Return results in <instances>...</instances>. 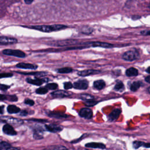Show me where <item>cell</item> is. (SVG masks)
Returning <instances> with one entry per match:
<instances>
[{"label": "cell", "mask_w": 150, "mask_h": 150, "mask_svg": "<svg viewBox=\"0 0 150 150\" xmlns=\"http://www.w3.org/2000/svg\"><path fill=\"white\" fill-rule=\"evenodd\" d=\"M30 29H33L43 32H52L59 31L64 29L67 28L64 25L60 24H53V25H33L30 26H25Z\"/></svg>", "instance_id": "obj_1"}, {"label": "cell", "mask_w": 150, "mask_h": 150, "mask_svg": "<svg viewBox=\"0 0 150 150\" xmlns=\"http://www.w3.org/2000/svg\"><path fill=\"white\" fill-rule=\"evenodd\" d=\"M139 53L138 50L133 49L124 52L122 55V58L124 60L132 62L138 59L139 57Z\"/></svg>", "instance_id": "obj_2"}, {"label": "cell", "mask_w": 150, "mask_h": 150, "mask_svg": "<svg viewBox=\"0 0 150 150\" xmlns=\"http://www.w3.org/2000/svg\"><path fill=\"white\" fill-rule=\"evenodd\" d=\"M3 54L8 56H12L17 57L23 58L26 57V54L20 50H15V49H5L2 51Z\"/></svg>", "instance_id": "obj_3"}, {"label": "cell", "mask_w": 150, "mask_h": 150, "mask_svg": "<svg viewBox=\"0 0 150 150\" xmlns=\"http://www.w3.org/2000/svg\"><path fill=\"white\" fill-rule=\"evenodd\" d=\"M73 87L74 88L78 90H86L88 87V82L87 80L85 79L79 80L74 83Z\"/></svg>", "instance_id": "obj_4"}, {"label": "cell", "mask_w": 150, "mask_h": 150, "mask_svg": "<svg viewBox=\"0 0 150 150\" xmlns=\"http://www.w3.org/2000/svg\"><path fill=\"white\" fill-rule=\"evenodd\" d=\"M79 114L80 117L87 120H90L93 117V111L90 108H81L79 111Z\"/></svg>", "instance_id": "obj_5"}, {"label": "cell", "mask_w": 150, "mask_h": 150, "mask_svg": "<svg viewBox=\"0 0 150 150\" xmlns=\"http://www.w3.org/2000/svg\"><path fill=\"white\" fill-rule=\"evenodd\" d=\"M18 42V40L15 38L0 36V45H11Z\"/></svg>", "instance_id": "obj_6"}, {"label": "cell", "mask_w": 150, "mask_h": 150, "mask_svg": "<svg viewBox=\"0 0 150 150\" xmlns=\"http://www.w3.org/2000/svg\"><path fill=\"white\" fill-rule=\"evenodd\" d=\"M50 95L52 96V97L54 98H64L70 96V95H71V93L63 90H57L52 92Z\"/></svg>", "instance_id": "obj_7"}, {"label": "cell", "mask_w": 150, "mask_h": 150, "mask_svg": "<svg viewBox=\"0 0 150 150\" xmlns=\"http://www.w3.org/2000/svg\"><path fill=\"white\" fill-rule=\"evenodd\" d=\"M121 112V111L120 110V109L115 108L108 115L107 117L108 120L109 121H114L117 120Z\"/></svg>", "instance_id": "obj_8"}, {"label": "cell", "mask_w": 150, "mask_h": 150, "mask_svg": "<svg viewBox=\"0 0 150 150\" xmlns=\"http://www.w3.org/2000/svg\"><path fill=\"white\" fill-rule=\"evenodd\" d=\"M0 119H1V121H5L8 122V124H21L23 123V121L18 119V118H15L12 117H1Z\"/></svg>", "instance_id": "obj_9"}, {"label": "cell", "mask_w": 150, "mask_h": 150, "mask_svg": "<svg viewBox=\"0 0 150 150\" xmlns=\"http://www.w3.org/2000/svg\"><path fill=\"white\" fill-rule=\"evenodd\" d=\"M2 131L5 134H7L9 135H15L17 134L16 131L9 124H6L4 125L2 128Z\"/></svg>", "instance_id": "obj_10"}, {"label": "cell", "mask_w": 150, "mask_h": 150, "mask_svg": "<svg viewBox=\"0 0 150 150\" xmlns=\"http://www.w3.org/2000/svg\"><path fill=\"white\" fill-rule=\"evenodd\" d=\"M100 73V70H94V69H88V70H84L80 71H79L77 74L80 76L82 77H86L93 74H97Z\"/></svg>", "instance_id": "obj_11"}, {"label": "cell", "mask_w": 150, "mask_h": 150, "mask_svg": "<svg viewBox=\"0 0 150 150\" xmlns=\"http://www.w3.org/2000/svg\"><path fill=\"white\" fill-rule=\"evenodd\" d=\"M45 128L47 131L51 132H53V133L59 132L63 129L62 127L58 125H56V124L45 125Z\"/></svg>", "instance_id": "obj_12"}, {"label": "cell", "mask_w": 150, "mask_h": 150, "mask_svg": "<svg viewBox=\"0 0 150 150\" xmlns=\"http://www.w3.org/2000/svg\"><path fill=\"white\" fill-rule=\"evenodd\" d=\"M114 46L112 44L102 42H91V47H100L104 48H111Z\"/></svg>", "instance_id": "obj_13"}, {"label": "cell", "mask_w": 150, "mask_h": 150, "mask_svg": "<svg viewBox=\"0 0 150 150\" xmlns=\"http://www.w3.org/2000/svg\"><path fill=\"white\" fill-rule=\"evenodd\" d=\"M18 68L25 69H33L35 70L38 68V66L36 64L31 63H19L16 65Z\"/></svg>", "instance_id": "obj_14"}, {"label": "cell", "mask_w": 150, "mask_h": 150, "mask_svg": "<svg viewBox=\"0 0 150 150\" xmlns=\"http://www.w3.org/2000/svg\"><path fill=\"white\" fill-rule=\"evenodd\" d=\"M26 81L28 83L31 84H33V85H36V86H40L45 82L46 80L40 79V78H35L34 79H32L30 78H27L26 79Z\"/></svg>", "instance_id": "obj_15"}, {"label": "cell", "mask_w": 150, "mask_h": 150, "mask_svg": "<svg viewBox=\"0 0 150 150\" xmlns=\"http://www.w3.org/2000/svg\"><path fill=\"white\" fill-rule=\"evenodd\" d=\"M87 148H98V149H105V145L103 143L100 142H90L87 143L85 145Z\"/></svg>", "instance_id": "obj_16"}, {"label": "cell", "mask_w": 150, "mask_h": 150, "mask_svg": "<svg viewBox=\"0 0 150 150\" xmlns=\"http://www.w3.org/2000/svg\"><path fill=\"white\" fill-rule=\"evenodd\" d=\"M105 86V83L103 80H98L93 83V87L97 90H101Z\"/></svg>", "instance_id": "obj_17"}, {"label": "cell", "mask_w": 150, "mask_h": 150, "mask_svg": "<svg viewBox=\"0 0 150 150\" xmlns=\"http://www.w3.org/2000/svg\"><path fill=\"white\" fill-rule=\"evenodd\" d=\"M132 146L135 149H138L141 146H144L145 148H148L150 147V144L149 143H145L139 141H135L133 142Z\"/></svg>", "instance_id": "obj_18"}, {"label": "cell", "mask_w": 150, "mask_h": 150, "mask_svg": "<svg viewBox=\"0 0 150 150\" xmlns=\"http://www.w3.org/2000/svg\"><path fill=\"white\" fill-rule=\"evenodd\" d=\"M125 74L128 77L137 76L138 74V71L134 67H129L125 71Z\"/></svg>", "instance_id": "obj_19"}, {"label": "cell", "mask_w": 150, "mask_h": 150, "mask_svg": "<svg viewBox=\"0 0 150 150\" xmlns=\"http://www.w3.org/2000/svg\"><path fill=\"white\" fill-rule=\"evenodd\" d=\"M142 85V82L141 81H134L130 86V90L132 91H137Z\"/></svg>", "instance_id": "obj_20"}, {"label": "cell", "mask_w": 150, "mask_h": 150, "mask_svg": "<svg viewBox=\"0 0 150 150\" xmlns=\"http://www.w3.org/2000/svg\"><path fill=\"white\" fill-rule=\"evenodd\" d=\"M43 129L41 128H35L33 129V137L35 139H42L43 138Z\"/></svg>", "instance_id": "obj_21"}, {"label": "cell", "mask_w": 150, "mask_h": 150, "mask_svg": "<svg viewBox=\"0 0 150 150\" xmlns=\"http://www.w3.org/2000/svg\"><path fill=\"white\" fill-rule=\"evenodd\" d=\"M7 111L9 114H15L19 112L21 109L15 105H9L7 107Z\"/></svg>", "instance_id": "obj_22"}, {"label": "cell", "mask_w": 150, "mask_h": 150, "mask_svg": "<svg viewBox=\"0 0 150 150\" xmlns=\"http://www.w3.org/2000/svg\"><path fill=\"white\" fill-rule=\"evenodd\" d=\"M114 90L117 91H122L124 90V85L122 81L121 80H117L115 85L114 86Z\"/></svg>", "instance_id": "obj_23"}, {"label": "cell", "mask_w": 150, "mask_h": 150, "mask_svg": "<svg viewBox=\"0 0 150 150\" xmlns=\"http://www.w3.org/2000/svg\"><path fill=\"white\" fill-rule=\"evenodd\" d=\"M18 73L23 74V75H33L38 76H43L46 74V72H18Z\"/></svg>", "instance_id": "obj_24"}, {"label": "cell", "mask_w": 150, "mask_h": 150, "mask_svg": "<svg viewBox=\"0 0 150 150\" xmlns=\"http://www.w3.org/2000/svg\"><path fill=\"white\" fill-rule=\"evenodd\" d=\"M47 150H69L66 147L61 145H55L48 146Z\"/></svg>", "instance_id": "obj_25"}, {"label": "cell", "mask_w": 150, "mask_h": 150, "mask_svg": "<svg viewBox=\"0 0 150 150\" xmlns=\"http://www.w3.org/2000/svg\"><path fill=\"white\" fill-rule=\"evenodd\" d=\"M49 116L55 118H66L68 116L62 112H50L48 114Z\"/></svg>", "instance_id": "obj_26"}, {"label": "cell", "mask_w": 150, "mask_h": 150, "mask_svg": "<svg viewBox=\"0 0 150 150\" xmlns=\"http://www.w3.org/2000/svg\"><path fill=\"white\" fill-rule=\"evenodd\" d=\"M57 71L59 73H69L73 71V69L71 67H66L60 68V69H57Z\"/></svg>", "instance_id": "obj_27"}, {"label": "cell", "mask_w": 150, "mask_h": 150, "mask_svg": "<svg viewBox=\"0 0 150 150\" xmlns=\"http://www.w3.org/2000/svg\"><path fill=\"white\" fill-rule=\"evenodd\" d=\"M80 98L82 99L84 101L94 99V97L93 96L88 94H81L80 95Z\"/></svg>", "instance_id": "obj_28"}, {"label": "cell", "mask_w": 150, "mask_h": 150, "mask_svg": "<svg viewBox=\"0 0 150 150\" xmlns=\"http://www.w3.org/2000/svg\"><path fill=\"white\" fill-rule=\"evenodd\" d=\"M48 92V90L46 87H39L36 90V93L39 94H45Z\"/></svg>", "instance_id": "obj_29"}, {"label": "cell", "mask_w": 150, "mask_h": 150, "mask_svg": "<svg viewBox=\"0 0 150 150\" xmlns=\"http://www.w3.org/2000/svg\"><path fill=\"white\" fill-rule=\"evenodd\" d=\"M57 87H58V85L56 83H49L45 86V87L47 90H55L57 88Z\"/></svg>", "instance_id": "obj_30"}, {"label": "cell", "mask_w": 150, "mask_h": 150, "mask_svg": "<svg viewBox=\"0 0 150 150\" xmlns=\"http://www.w3.org/2000/svg\"><path fill=\"white\" fill-rule=\"evenodd\" d=\"M84 103H85V104L86 105V106H88V107H92V106H94V105H96V104L97 103V102L95 100V99H93V100L86 101H84Z\"/></svg>", "instance_id": "obj_31"}, {"label": "cell", "mask_w": 150, "mask_h": 150, "mask_svg": "<svg viewBox=\"0 0 150 150\" xmlns=\"http://www.w3.org/2000/svg\"><path fill=\"white\" fill-rule=\"evenodd\" d=\"M93 30L90 28H84L82 29L81 32L84 34H90L92 32Z\"/></svg>", "instance_id": "obj_32"}, {"label": "cell", "mask_w": 150, "mask_h": 150, "mask_svg": "<svg viewBox=\"0 0 150 150\" xmlns=\"http://www.w3.org/2000/svg\"><path fill=\"white\" fill-rule=\"evenodd\" d=\"M73 87V84L70 81H67V82H65L64 83V88L66 90H69L70 89Z\"/></svg>", "instance_id": "obj_33"}, {"label": "cell", "mask_w": 150, "mask_h": 150, "mask_svg": "<svg viewBox=\"0 0 150 150\" xmlns=\"http://www.w3.org/2000/svg\"><path fill=\"white\" fill-rule=\"evenodd\" d=\"M0 146L2 148H8L9 147L11 146V144H9L8 142H5V141H3V142H1L0 143Z\"/></svg>", "instance_id": "obj_34"}, {"label": "cell", "mask_w": 150, "mask_h": 150, "mask_svg": "<svg viewBox=\"0 0 150 150\" xmlns=\"http://www.w3.org/2000/svg\"><path fill=\"white\" fill-rule=\"evenodd\" d=\"M13 76L12 73H0V79L5 78V77H10Z\"/></svg>", "instance_id": "obj_35"}, {"label": "cell", "mask_w": 150, "mask_h": 150, "mask_svg": "<svg viewBox=\"0 0 150 150\" xmlns=\"http://www.w3.org/2000/svg\"><path fill=\"white\" fill-rule=\"evenodd\" d=\"M24 102H25V103L26 104H28V105H30V106L33 105L34 104H35L34 101L32 100H31V99H29V98H26V99H25Z\"/></svg>", "instance_id": "obj_36"}, {"label": "cell", "mask_w": 150, "mask_h": 150, "mask_svg": "<svg viewBox=\"0 0 150 150\" xmlns=\"http://www.w3.org/2000/svg\"><path fill=\"white\" fill-rule=\"evenodd\" d=\"M10 88L9 86H7L5 84H0V90L2 91H6L7 90L8 88Z\"/></svg>", "instance_id": "obj_37"}, {"label": "cell", "mask_w": 150, "mask_h": 150, "mask_svg": "<svg viewBox=\"0 0 150 150\" xmlns=\"http://www.w3.org/2000/svg\"><path fill=\"white\" fill-rule=\"evenodd\" d=\"M9 100V95L6 96V95L0 94V101H2V100Z\"/></svg>", "instance_id": "obj_38"}, {"label": "cell", "mask_w": 150, "mask_h": 150, "mask_svg": "<svg viewBox=\"0 0 150 150\" xmlns=\"http://www.w3.org/2000/svg\"><path fill=\"white\" fill-rule=\"evenodd\" d=\"M29 121H35V122H47V120H42V119H30V120H29Z\"/></svg>", "instance_id": "obj_39"}, {"label": "cell", "mask_w": 150, "mask_h": 150, "mask_svg": "<svg viewBox=\"0 0 150 150\" xmlns=\"http://www.w3.org/2000/svg\"><path fill=\"white\" fill-rule=\"evenodd\" d=\"M140 33H141V35H145V36H146V35H149V33H150V31H149V30H144L141 31Z\"/></svg>", "instance_id": "obj_40"}, {"label": "cell", "mask_w": 150, "mask_h": 150, "mask_svg": "<svg viewBox=\"0 0 150 150\" xmlns=\"http://www.w3.org/2000/svg\"><path fill=\"white\" fill-rule=\"evenodd\" d=\"M28 114V112L26 111V110H22V111H20V115L22 116H25L27 115Z\"/></svg>", "instance_id": "obj_41"}, {"label": "cell", "mask_w": 150, "mask_h": 150, "mask_svg": "<svg viewBox=\"0 0 150 150\" xmlns=\"http://www.w3.org/2000/svg\"><path fill=\"white\" fill-rule=\"evenodd\" d=\"M6 150H20L19 148H17V147H9L8 148H6Z\"/></svg>", "instance_id": "obj_42"}, {"label": "cell", "mask_w": 150, "mask_h": 150, "mask_svg": "<svg viewBox=\"0 0 150 150\" xmlns=\"http://www.w3.org/2000/svg\"><path fill=\"white\" fill-rule=\"evenodd\" d=\"M145 80L148 83H150V76H149V75L147 76L145 78Z\"/></svg>", "instance_id": "obj_43"}, {"label": "cell", "mask_w": 150, "mask_h": 150, "mask_svg": "<svg viewBox=\"0 0 150 150\" xmlns=\"http://www.w3.org/2000/svg\"><path fill=\"white\" fill-rule=\"evenodd\" d=\"M24 1H25V2L26 4L29 5V4H31L33 2V0H24Z\"/></svg>", "instance_id": "obj_44"}, {"label": "cell", "mask_w": 150, "mask_h": 150, "mask_svg": "<svg viewBox=\"0 0 150 150\" xmlns=\"http://www.w3.org/2000/svg\"><path fill=\"white\" fill-rule=\"evenodd\" d=\"M4 106H0V114H2L4 112Z\"/></svg>", "instance_id": "obj_45"}, {"label": "cell", "mask_w": 150, "mask_h": 150, "mask_svg": "<svg viewBox=\"0 0 150 150\" xmlns=\"http://www.w3.org/2000/svg\"><path fill=\"white\" fill-rule=\"evenodd\" d=\"M149 69H150V67H148L147 68V69L146 70V71L148 74H149V73H150V72H149Z\"/></svg>", "instance_id": "obj_46"}, {"label": "cell", "mask_w": 150, "mask_h": 150, "mask_svg": "<svg viewBox=\"0 0 150 150\" xmlns=\"http://www.w3.org/2000/svg\"><path fill=\"white\" fill-rule=\"evenodd\" d=\"M149 88H150L149 87H148V92L149 93H150V91H149Z\"/></svg>", "instance_id": "obj_47"}, {"label": "cell", "mask_w": 150, "mask_h": 150, "mask_svg": "<svg viewBox=\"0 0 150 150\" xmlns=\"http://www.w3.org/2000/svg\"><path fill=\"white\" fill-rule=\"evenodd\" d=\"M1 149H2V148L0 146V150H1Z\"/></svg>", "instance_id": "obj_48"}]
</instances>
